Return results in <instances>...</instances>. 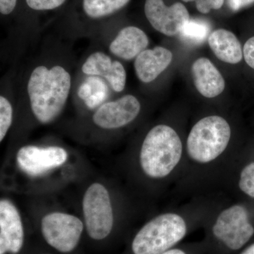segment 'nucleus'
Returning a JSON list of instances; mask_svg holds the SVG:
<instances>
[{
    "label": "nucleus",
    "mask_w": 254,
    "mask_h": 254,
    "mask_svg": "<svg viewBox=\"0 0 254 254\" xmlns=\"http://www.w3.org/2000/svg\"><path fill=\"white\" fill-rule=\"evenodd\" d=\"M71 87V76L62 66L50 68L38 66L33 70L27 92L32 112L39 123L50 124L59 116L67 102Z\"/></svg>",
    "instance_id": "nucleus-1"
},
{
    "label": "nucleus",
    "mask_w": 254,
    "mask_h": 254,
    "mask_svg": "<svg viewBox=\"0 0 254 254\" xmlns=\"http://www.w3.org/2000/svg\"><path fill=\"white\" fill-rule=\"evenodd\" d=\"M182 154L183 144L177 131L168 125H157L148 131L142 143L140 165L146 176L160 180L176 169Z\"/></svg>",
    "instance_id": "nucleus-2"
},
{
    "label": "nucleus",
    "mask_w": 254,
    "mask_h": 254,
    "mask_svg": "<svg viewBox=\"0 0 254 254\" xmlns=\"http://www.w3.org/2000/svg\"><path fill=\"white\" fill-rule=\"evenodd\" d=\"M190 231L180 214L166 213L146 222L133 237L132 254H162L176 247Z\"/></svg>",
    "instance_id": "nucleus-3"
},
{
    "label": "nucleus",
    "mask_w": 254,
    "mask_h": 254,
    "mask_svg": "<svg viewBox=\"0 0 254 254\" xmlns=\"http://www.w3.org/2000/svg\"><path fill=\"white\" fill-rule=\"evenodd\" d=\"M231 138V128L227 120L218 115L205 117L195 124L187 141L190 160L208 164L225 152Z\"/></svg>",
    "instance_id": "nucleus-4"
},
{
    "label": "nucleus",
    "mask_w": 254,
    "mask_h": 254,
    "mask_svg": "<svg viewBox=\"0 0 254 254\" xmlns=\"http://www.w3.org/2000/svg\"><path fill=\"white\" fill-rule=\"evenodd\" d=\"M254 235L247 209L243 205H230L222 210L210 228L212 244L223 254L242 250Z\"/></svg>",
    "instance_id": "nucleus-5"
},
{
    "label": "nucleus",
    "mask_w": 254,
    "mask_h": 254,
    "mask_svg": "<svg viewBox=\"0 0 254 254\" xmlns=\"http://www.w3.org/2000/svg\"><path fill=\"white\" fill-rule=\"evenodd\" d=\"M82 206L89 237L94 240H104L111 233L114 225L113 206L108 190L101 184L93 183L83 195Z\"/></svg>",
    "instance_id": "nucleus-6"
},
{
    "label": "nucleus",
    "mask_w": 254,
    "mask_h": 254,
    "mask_svg": "<svg viewBox=\"0 0 254 254\" xmlns=\"http://www.w3.org/2000/svg\"><path fill=\"white\" fill-rule=\"evenodd\" d=\"M41 227L47 243L61 253H69L76 248L84 227L77 217L61 212L47 214Z\"/></svg>",
    "instance_id": "nucleus-7"
},
{
    "label": "nucleus",
    "mask_w": 254,
    "mask_h": 254,
    "mask_svg": "<svg viewBox=\"0 0 254 254\" xmlns=\"http://www.w3.org/2000/svg\"><path fill=\"white\" fill-rule=\"evenodd\" d=\"M68 153L58 146L26 145L16 155L18 168L31 177H39L59 168L66 163Z\"/></svg>",
    "instance_id": "nucleus-8"
},
{
    "label": "nucleus",
    "mask_w": 254,
    "mask_h": 254,
    "mask_svg": "<svg viewBox=\"0 0 254 254\" xmlns=\"http://www.w3.org/2000/svg\"><path fill=\"white\" fill-rule=\"evenodd\" d=\"M144 11L151 26L167 36L180 34L190 20L188 10L180 2L167 6L163 0H145Z\"/></svg>",
    "instance_id": "nucleus-9"
},
{
    "label": "nucleus",
    "mask_w": 254,
    "mask_h": 254,
    "mask_svg": "<svg viewBox=\"0 0 254 254\" xmlns=\"http://www.w3.org/2000/svg\"><path fill=\"white\" fill-rule=\"evenodd\" d=\"M140 111L139 100L133 95H126L102 105L93 115V121L100 128L115 129L132 123Z\"/></svg>",
    "instance_id": "nucleus-10"
},
{
    "label": "nucleus",
    "mask_w": 254,
    "mask_h": 254,
    "mask_svg": "<svg viewBox=\"0 0 254 254\" xmlns=\"http://www.w3.org/2000/svg\"><path fill=\"white\" fill-rule=\"evenodd\" d=\"M24 230L18 209L8 199L0 201V254H17L24 244Z\"/></svg>",
    "instance_id": "nucleus-11"
},
{
    "label": "nucleus",
    "mask_w": 254,
    "mask_h": 254,
    "mask_svg": "<svg viewBox=\"0 0 254 254\" xmlns=\"http://www.w3.org/2000/svg\"><path fill=\"white\" fill-rule=\"evenodd\" d=\"M82 71L86 75L104 77L117 93L123 91L126 86L127 72L123 64L113 61L103 52L90 55L82 66Z\"/></svg>",
    "instance_id": "nucleus-12"
},
{
    "label": "nucleus",
    "mask_w": 254,
    "mask_h": 254,
    "mask_svg": "<svg viewBox=\"0 0 254 254\" xmlns=\"http://www.w3.org/2000/svg\"><path fill=\"white\" fill-rule=\"evenodd\" d=\"M173 59V53L163 47L143 50L135 59L137 77L145 83L154 81L170 66Z\"/></svg>",
    "instance_id": "nucleus-13"
},
{
    "label": "nucleus",
    "mask_w": 254,
    "mask_h": 254,
    "mask_svg": "<svg viewBox=\"0 0 254 254\" xmlns=\"http://www.w3.org/2000/svg\"><path fill=\"white\" fill-rule=\"evenodd\" d=\"M191 73L195 88L205 98H215L225 90L223 76L208 58L195 60L192 64Z\"/></svg>",
    "instance_id": "nucleus-14"
},
{
    "label": "nucleus",
    "mask_w": 254,
    "mask_h": 254,
    "mask_svg": "<svg viewBox=\"0 0 254 254\" xmlns=\"http://www.w3.org/2000/svg\"><path fill=\"white\" fill-rule=\"evenodd\" d=\"M149 39L144 31L136 26H127L119 32L110 44L112 54L125 60L136 59L146 50Z\"/></svg>",
    "instance_id": "nucleus-15"
},
{
    "label": "nucleus",
    "mask_w": 254,
    "mask_h": 254,
    "mask_svg": "<svg viewBox=\"0 0 254 254\" xmlns=\"http://www.w3.org/2000/svg\"><path fill=\"white\" fill-rule=\"evenodd\" d=\"M208 42L214 54L225 63L235 64L243 58V50L240 42L231 31L218 29L209 35Z\"/></svg>",
    "instance_id": "nucleus-16"
},
{
    "label": "nucleus",
    "mask_w": 254,
    "mask_h": 254,
    "mask_svg": "<svg viewBox=\"0 0 254 254\" xmlns=\"http://www.w3.org/2000/svg\"><path fill=\"white\" fill-rule=\"evenodd\" d=\"M130 0H83V9L88 17L100 18L117 12Z\"/></svg>",
    "instance_id": "nucleus-17"
},
{
    "label": "nucleus",
    "mask_w": 254,
    "mask_h": 254,
    "mask_svg": "<svg viewBox=\"0 0 254 254\" xmlns=\"http://www.w3.org/2000/svg\"><path fill=\"white\" fill-rule=\"evenodd\" d=\"M210 28L207 23L198 20H190L182 28L181 35L184 41L191 44H200L208 38Z\"/></svg>",
    "instance_id": "nucleus-18"
},
{
    "label": "nucleus",
    "mask_w": 254,
    "mask_h": 254,
    "mask_svg": "<svg viewBox=\"0 0 254 254\" xmlns=\"http://www.w3.org/2000/svg\"><path fill=\"white\" fill-rule=\"evenodd\" d=\"M13 120V108L9 100L0 96V141H2L11 127Z\"/></svg>",
    "instance_id": "nucleus-19"
},
{
    "label": "nucleus",
    "mask_w": 254,
    "mask_h": 254,
    "mask_svg": "<svg viewBox=\"0 0 254 254\" xmlns=\"http://www.w3.org/2000/svg\"><path fill=\"white\" fill-rule=\"evenodd\" d=\"M239 187L245 194L254 198V162L246 165L241 172Z\"/></svg>",
    "instance_id": "nucleus-20"
},
{
    "label": "nucleus",
    "mask_w": 254,
    "mask_h": 254,
    "mask_svg": "<svg viewBox=\"0 0 254 254\" xmlns=\"http://www.w3.org/2000/svg\"><path fill=\"white\" fill-rule=\"evenodd\" d=\"M66 0H26L31 9L36 11H47L60 7Z\"/></svg>",
    "instance_id": "nucleus-21"
},
{
    "label": "nucleus",
    "mask_w": 254,
    "mask_h": 254,
    "mask_svg": "<svg viewBox=\"0 0 254 254\" xmlns=\"http://www.w3.org/2000/svg\"><path fill=\"white\" fill-rule=\"evenodd\" d=\"M185 2L195 1L196 9L202 14H208L212 9H219L222 7L225 0H182Z\"/></svg>",
    "instance_id": "nucleus-22"
},
{
    "label": "nucleus",
    "mask_w": 254,
    "mask_h": 254,
    "mask_svg": "<svg viewBox=\"0 0 254 254\" xmlns=\"http://www.w3.org/2000/svg\"><path fill=\"white\" fill-rule=\"evenodd\" d=\"M243 55L246 63L254 69V36L246 42L243 48Z\"/></svg>",
    "instance_id": "nucleus-23"
},
{
    "label": "nucleus",
    "mask_w": 254,
    "mask_h": 254,
    "mask_svg": "<svg viewBox=\"0 0 254 254\" xmlns=\"http://www.w3.org/2000/svg\"><path fill=\"white\" fill-rule=\"evenodd\" d=\"M254 3V0H227L229 7L234 11H239Z\"/></svg>",
    "instance_id": "nucleus-24"
},
{
    "label": "nucleus",
    "mask_w": 254,
    "mask_h": 254,
    "mask_svg": "<svg viewBox=\"0 0 254 254\" xmlns=\"http://www.w3.org/2000/svg\"><path fill=\"white\" fill-rule=\"evenodd\" d=\"M17 0H0V12L3 15H9L16 7Z\"/></svg>",
    "instance_id": "nucleus-25"
},
{
    "label": "nucleus",
    "mask_w": 254,
    "mask_h": 254,
    "mask_svg": "<svg viewBox=\"0 0 254 254\" xmlns=\"http://www.w3.org/2000/svg\"><path fill=\"white\" fill-rule=\"evenodd\" d=\"M162 254H198L195 253L192 250H189L187 248H182V247H176L175 248L172 249L164 252Z\"/></svg>",
    "instance_id": "nucleus-26"
},
{
    "label": "nucleus",
    "mask_w": 254,
    "mask_h": 254,
    "mask_svg": "<svg viewBox=\"0 0 254 254\" xmlns=\"http://www.w3.org/2000/svg\"><path fill=\"white\" fill-rule=\"evenodd\" d=\"M240 254H254V243L247 247Z\"/></svg>",
    "instance_id": "nucleus-27"
}]
</instances>
